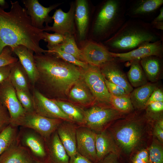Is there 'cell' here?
Returning a JSON list of instances; mask_svg holds the SVG:
<instances>
[{"instance_id":"cell-12","label":"cell","mask_w":163,"mask_h":163,"mask_svg":"<svg viewBox=\"0 0 163 163\" xmlns=\"http://www.w3.org/2000/svg\"><path fill=\"white\" fill-rule=\"evenodd\" d=\"M110 53L117 62H120L140 60L144 58L153 56L162 58L163 40L145 44L127 52L117 53L110 52Z\"/></svg>"},{"instance_id":"cell-1","label":"cell","mask_w":163,"mask_h":163,"mask_svg":"<svg viewBox=\"0 0 163 163\" xmlns=\"http://www.w3.org/2000/svg\"><path fill=\"white\" fill-rule=\"evenodd\" d=\"M38 76L34 88L51 99L68 96L70 90L82 77V69L47 53L35 54Z\"/></svg>"},{"instance_id":"cell-46","label":"cell","mask_w":163,"mask_h":163,"mask_svg":"<svg viewBox=\"0 0 163 163\" xmlns=\"http://www.w3.org/2000/svg\"><path fill=\"white\" fill-rule=\"evenodd\" d=\"M69 163H95L79 154L78 152L74 156L69 158Z\"/></svg>"},{"instance_id":"cell-11","label":"cell","mask_w":163,"mask_h":163,"mask_svg":"<svg viewBox=\"0 0 163 163\" xmlns=\"http://www.w3.org/2000/svg\"><path fill=\"white\" fill-rule=\"evenodd\" d=\"M32 95L35 113L48 118L72 122L52 100L45 97L34 88L32 89Z\"/></svg>"},{"instance_id":"cell-36","label":"cell","mask_w":163,"mask_h":163,"mask_svg":"<svg viewBox=\"0 0 163 163\" xmlns=\"http://www.w3.org/2000/svg\"><path fill=\"white\" fill-rule=\"evenodd\" d=\"M15 90L17 97L26 113L35 112L33 96L30 92L18 89Z\"/></svg>"},{"instance_id":"cell-29","label":"cell","mask_w":163,"mask_h":163,"mask_svg":"<svg viewBox=\"0 0 163 163\" xmlns=\"http://www.w3.org/2000/svg\"><path fill=\"white\" fill-rule=\"evenodd\" d=\"M140 61L135 60L130 62V68L127 73V78L132 87L137 88L148 82Z\"/></svg>"},{"instance_id":"cell-47","label":"cell","mask_w":163,"mask_h":163,"mask_svg":"<svg viewBox=\"0 0 163 163\" xmlns=\"http://www.w3.org/2000/svg\"><path fill=\"white\" fill-rule=\"evenodd\" d=\"M153 133L154 136L161 143L163 142V129L161 128L156 123L154 126Z\"/></svg>"},{"instance_id":"cell-28","label":"cell","mask_w":163,"mask_h":163,"mask_svg":"<svg viewBox=\"0 0 163 163\" xmlns=\"http://www.w3.org/2000/svg\"><path fill=\"white\" fill-rule=\"evenodd\" d=\"M9 78L15 89L30 92V86L32 87L26 72L19 60L13 64Z\"/></svg>"},{"instance_id":"cell-22","label":"cell","mask_w":163,"mask_h":163,"mask_svg":"<svg viewBox=\"0 0 163 163\" xmlns=\"http://www.w3.org/2000/svg\"><path fill=\"white\" fill-rule=\"evenodd\" d=\"M15 141L0 156V163H34L25 148Z\"/></svg>"},{"instance_id":"cell-26","label":"cell","mask_w":163,"mask_h":163,"mask_svg":"<svg viewBox=\"0 0 163 163\" xmlns=\"http://www.w3.org/2000/svg\"><path fill=\"white\" fill-rule=\"evenodd\" d=\"M49 145V163H69V157L56 132L52 135Z\"/></svg>"},{"instance_id":"cell-18","label":"cell","mask_w":163,"mask_h":163,"mask_svg":"<svg viewBox=\"0 0 163 163\" xmlns=\"http://www.w3.org/2000/svg\"><path fill=\"white\" fill-rule=\"evenodd\" d=\"M14 53L26 72L33 88L38 76L34 58V52L26 47L19 45L12 49Z\"/></svg>"},{"instance_id":"cell-13","label":"cell","mask_w":163,"mask_h":163,"mask_svg":"<svg viewBox=\"0 0 163 163\" xmlns=\"http://www.w3.org/2000/svg\"><path fill=\"white\" fill-rule=\"evenodd\" d=\"M75 3H72L67 12H64L60 8L56 9L52 17L54 21L53 26L46 25L43 31H52L64 35H73L75 31Z\"/></svg>"},{"instance_id":"cell-44","label":"cell","mask_w":163,"mask_h":163,"mask_svg":"<svg viewBox=\"0 0 163 163\" xmlns=\"http://www.w3.org/2000/svg\"><path fill=\"white\" fill-rule=\"evenodd\" d=\"M155 102H163V91L161 89L157 87L151 95L147 105L150 103Z\"/></svg>"},{"instance_id":"cell-23","label":"cell","mask_w":163,"mask_h":163,"mask_svg":"<svg viewBox=\"0 0 163 163\" xmlns=\"http://www.w3.org/2000/svg\"><path fill=\"white\" fill-rule=\"evenodd\" d=\"M68 96L72 101L84 106L90 105L95 101L91 92L82 77L72 86Z\"/></svg>"},{"instance_id":"cell-7","label":"cell","mask_w":163,"mask_h":163,"mask_svg":"<svg viewBox=\"0 0 163 163\" xmlns=\"http://www.w3.org/2000/svg\"><path fill=\"white\" fill-rule=\"evenodd\" d=\"M82 78L88 87L95 101L110 105V94L105 82L104 78L99 67L88 64L82 69Z\"/></svg>"},{"instance_id":"cell-37","label":"cell","mask_w":163,"mask_h":163,"mask_svg":"<svg viewBox=\"0 0 163 163\" xmlns=\"http://www.w3.org/2000/svg\"><path fill=\"white\" fill-rule=\"evenodd\" d=\"M11 47H5L0 54V67L14 63L18 61V58L13 55Z\"/></svg>"},{"instance_id":"cell-41","label":"cell","mask_w":163,"mask_h":163,"mask_svg":"<svg viewBox=\"0 0 163 163\" xmlns=\"http://www.w3.org/2000/svg\"><path fill=\"white\" fill-rule=\"evenodd\" d=\"M10 124L8 112L0 100V133Z\"/></svg>"},{"instance_id":"cell-40","label":"cell","mask_w":163,"mask_h":163,"mask_svg":"<svg viewBox=\"0 0 163 163\" xmlns=\"http://www.w3.org/2000/svg\"><path fill=\"white\" fill-rule=\"evenodd\" d=\"M131 163H149L148 150L142 148L136 152L129 157Z\"/></svg>"},{"instance_id":"cell-10","label":"cell","mask_w":163,"mask_h":163,"mask_svg":"<svg viewBox=\"0 0 163 163\" xmlns=\"http://www.w3.org/2000/svg\"><path fill=\"white\" fill-rule=\"evenodd\" d=\"M62 120L47 118L35 112L26 113L18 126L32 129L43 138L47 139L56 130Z\"/></svg>"},{"instance_id":"cell-5","label":"cell","mask_w":163,"mask_h":163,"mask_svg":"<svg viewBox=\"0 0 163 163\" xmlns=\"http://www.w3.org/2000/svg\"><path fill=\"white\" fill-rule=\"evenodd\" d=\"M127 2L125 0H105L99 4L91 27L93 41L104 42L120 28L126 21Z\"/></svg>"},{"instance_id":"cell-45","label":"cell","mask_w":163,"mask_h":163,"mask_svg":"<svg viewBox=\"0 0 163 163\" xmlns=\"http://www.w3.org/2000/svg\"><path fill=\"white\" fill-rule=\"evenodd\" d=\"M14 63L0 67V83L8 78Z\"/></svg>"},{"instance_id":"cell-21","label":"cell","mask_w":163,"mask_h":163,"mask_svg":"<svg viewBox=\"0 0 163 163\" xmlns=\"http://www.w3.org/2000/svg\"><path fill=\"white\" fill-rule=\"evenodd\" d=\"M95 148L97 162L110 153L121 154L120 149L107 129L96 133Z\"/></svg>"},{"instance_id":"cell-38","label":"cell","mask_w":163,"mask_h":163,"mask_svg":"<svg viewBox=\"0 0 163 163\" xmlns=\"http://www.w3.org/2000/svg\"><path fill=\"white\" fill-rule=\"evenodd\" d=\"M43 40L47 42V46H53L58 45L63 43L65 40L66 35L55 32L53 34H50L43 31Z\"/></svg>"},{"instance_id":"cell-6","label":"cell","mask_w":163,"mask_h":163,"mask_svg":"<svg viewBox=\"0 0 163 163\" xmlns=\"http://www.w3.org/2000/svg\"><path fill=\"white\" fill-rule=\"evenodd\" d=\"M127 114L119 112L110 105H95L84 111V124L97 133Z\"/></svg>"},{"instance_id":"cell-34","label":"cell","mask_w":163,"mask_h":163,"mask_svg":"<svg viewBox=\"0 0 163 163\" xmlns=\"http://www.w3.org/2000/svg\"><path fill=\"white\" fill-rule=\"evenodd\" d=\"M58 46L64 52L73 56L80 61L84 62L82 50L77 46L73 35H66L64 41Z\"/></svg>"},{"instance_id":"cell-8","label":"cell","mask_w":163,"mask_h":163,"mask_svg":"<svg viewBox=\"0 0 163 163\" xmlns=\"http://www.w3.org/2000/svg\"><path fill=\"white\" fill-rule=\"evenodd\" d=\"M0 100L8 112L11 124L18 126L26 112L17 97L9 77L0 83Z\"/></svg>"},{"instance_id":"cell-14","label":"cell","mask_w":163,"mask_h":163,"mask_svg":"<svg viewBox=\"0 0 163 163\" xmlns=\"http://www.w3.org/2000/svg\"><path fill=\"white\" fill-rule=\"evenodd\" d=\"M81 50L84 62L90 65L100 67L115 59L101 43L93 40L87 43Z\"/></svg>"},{"instance_id":"cell-4","label":"cell","mask_w":163,"mask_h":163,"mask_svg":"<svg viewBox=\"0 0 163 163\" xmlns=\"http://www.w3.org/2000/svg\"><path fill=\"white\" fill-rule=\"evenodd\" d=\"M149 121L133 112L112 124L108 131L123 155L129 157L143 145L149 133Z\"/></svg>"},{"instance_id":"cell-20","label":"cell","mask_w":163,"mask_h":163,"mask_svg":"<svg viewBox=\"0 0 163 163\" xmlns=\"http://www.w3.org/2000/svg\"><path fill=\"white\" fill-rule=\"evenodd\" d=\"M25 128L20 135V140L23 145L27 147L35 157L45 158L46 153L43 137L34 130Z\"/></svg>"},{"instance_id":"cell-48","label":"cell","mask_w":163,"mask_h":163,"mask_svg":"<svg viewBox=\"0 0 163 163\" xmlns=\"http://www.w3.org/2000/svg\"><path fill=\"white\" fill-rule=\"evenodd\" d=\"M9 6L7 2L4 0H0V8L4 10L9 8Z\"/></svg>"},{"instance_id":"cell-27","label":"cell","mask_w":163,"mask_h":163,"mask_svg":"<svg viewBox=\"0 0 163 163\" xmlns=\"http://www.w3.org/2000/svg\"><path fill=\"white\" fill-rule=\"evenodd\" d=\"M140 62L147 80L153 83L156 82L162 71V57L149 56L142 59Z\"/></svg>"},{"instance_id":"cell-25","label":"cell","mask_w":163,"mask_h":163,"mask_svg":"<svg viewBox=\"0 0 163 163\" xmlns=\"http://www.w3.org/2000/svg\"><path fill=\"white\" fill-rule=\"evenodd\" d=\"M157 87L155 83L148 82L133 89L129 96L134 109L139 110L145 109L151 95Z\"/></svg>"},{"instance_id":"cell-15","label":"cell","mask_w":163,"mask_h":163,"mask_svg":"<svg viewBox=\"0 0 163 163\" xmlns=\"http://www.w3.org/2000/svg\"><path fill=\"white\" fill-rule=\"evenodd\" d=\"M23 3L27 13L30 18L32 23L35 27L43 30V24L48 25L53 20L49 14L53 10L60 5V3L54 4L46 7L39 3L38 0H24Z\"/></svg>"},{"instance_id":"cell-3","label":"cell","mask_w":163,"mask_h":163,"mask_svg":"<svg viewBox=\"0 0 163 163\" xmlns=\"http://www.w3.org/2000/svg\"><path fill=\"white\" fill-rule=\"evenodd\" d=\"M160 40H163V35L150 23L130 18L126 20L114 35L101 43L110 52L121 53Z\"/></svg>"},{"instance_id":"cell-9","label":"cell","mask_w":163,"mask_h":163,"mask_svg":"<svg viewBox=\"0 0 163 163\" xmlns=\"http://www.w3.org/2000/svg\"><path fill=\"white\" fill-rule=\"evenodd\" d=\"M163 4V0H130L127 2L126 15L145 21H152Z\"/></svg>"},{"instance_id":"cell-24","label":"cell","mask_w":163,"mask_h":163,"mask_svg":"<svg viewBox=\"0 0 163 163\" xmlns=\"http://www.w3.org/2000/svg\"><path fill=\"white\" fill-rule=\"evenodd\" d=\"M75 20L80 40L86 35L90 20L88 4L86 0H77L75 3Z\"/></svg>"},{"instance_id":"cell-33","label":"cell","mask_w":163,"mask_h":163,"mask_svg":"<svg viewBox=\"0 0 163 163\" xmlns=\"http://www.w3.org/2000/svg\"><path fill=\"white\" fill-rule=\"evenodd\" d=\"M110 104L117 111L126 114L133 112L134 109L129 94L120 96L110 94Z\"/></svg>"},{"instance_id":"cell-2","label":"cell","mask_w":163,"mask_h":163,"mask_svg":"<svg viewBox=\"0 0 163 163\" xmlns=\"http://www.w3.org/2000/svg\"><path fill=\"white\" fill-rule=\"evenodd\" d=\"M10 3L8 12L0 8V54L6 46L12 49L19 45L26 47L35 54L47 53L40 46L44 31L33 26L26 9L18 1Z\"/></svg>"},{"instance_id":"cell-39","label":"cell","mask_w":163,"mask_h":163,"mask_svg":"<svg viewBox=\"0 0 163 163\" xmlns=\"http://www.w3.org/2000/svg\"><path fill=\"white\" fill-rule=\"evenodd\" d=\"M96 163H131L129 158L122 154L110 153Z\"/></svg>"},{"instance_id":"cell-17","label":"cell","mask_w":163,"mask_h":163,"mask_svg":"<svg viewBox=\"0 0 163 163\" xmlns=\"http://www.w3.org/2000/svg\"><path fill=\"white\" fill-rule=\"evenodd\" d=\"M105 78L123 88L128 94L133 90L125 73L115 59L100 67Z\"/></svg>"},{"instance_id":"cell-35","label":"cell","mask_w":163,"mask_h":163,"mask_svg":"<svg viewBox=\"0 0 163 163\" xmlns=\"http://www.w3.org/2000/svg\"><path fill=\"white\" fill-rule=\"evenodd\" d=\"M162 143L157 139H153L148 149L149 163H163Z\"/></svg>"},{"instance_id":"cell-49","label":"cell","mask_w":163,"mask_h":163,"mask_svg":"<svg viewBox=\"0 0 163 163\" xmlns=\"http://www.w3.org/2000/svg\"><path fill=\"white\" fill-rule=\"evenodd\" d=\"M34 163H41L38 161H35L34 162Z\"/></svg>"},{"instance_id":"cell-19","label":"cell","mask_w":163,"mask_h":163,"mask_svg":"<svg viewBox=\"0 0 163 163\" xmlns=\"http://www.w3.org/2000/svg\"><path fill=\"white\" fill-rule=\"evenodd\" d=\"M77 128L72 122L63 120L56 129L59 138L69 158L77 152Z\"/></svg>"},{"instance_id":"cell-31","label":"cell","mask_w":163,"mask_h":163,"mask_svg":"<svg viewBox=\"0 0 163 163\" xmlns=\"http://www.w3.org/2000/svg\"><path fill=\"white\" fill-rule=\"evenodd\" d=\"M16 126L10 124L0 133V156L16 141Z\"/></svg>"},{"instance_id":"cell-42","label":"cell","mask_w":163,"mask_h":163,"mask_svg":"<svg viewBox=\"0 0 163 163\" xmlns=\"http://www.w3.org/2000/svg\"><path fill=\"white\" fill-rule=\"evenodd\" d=\"M104 81L107 88L111 95L116 96H120L129 94H127L125 90L120 86L110 82L105 78Z\"/></svg>"},{"instance_id":"cell-43","label":"cell","mask_w":163,"mask_h":163,"mask_svg":"<svg viewBox=\"0 0 163 163\" xmlns=\"http://www.w3.org/2000/svg\"><path fill=\"white\" fill-rule=\"evenodd\" d=\"M150 24L154 29L158 30H163V7L160 9L158 14L151 21Z\"/></svg>"},{"instance_id":"cell-30","label":"cell","mask_w":163,"mask_h":163,"mask_svg":"<svg viewBox=\"0 0 163 163\" xmlns=\"http://www.w3.org/2000/svg\"><path fill=\"white\" fill-rule=\"evenodd\" d=\"M52 100L72 122L84 124V110L70 103L60 100Z\"/></svg>"},{"instance_id":"cell-32","label":"cell","mask_w":163,"mask_h":163,"mask_svg":"<svg viewBox=\"0 0 163 163\" xmlns=\"http://www.w3.org/2000/svg\"><path fill=\"white\" fill-rule=\"evenodd\" d=\"M46 46L48 53L82 69H86L88 66V64L85 62L80 61L73 56L62 51L58 45L53 46L47 45Z\"/></svg>"},{"instance_id":"cell-16","label":"cell","mask_w":163,"mask_h":163,"mask_svg":"<svg viewBox=\"0 0 163 163\" xmlns=\"http://www.w3.org/2000/svg\"><path fill=\"white\" fill-rule=\"evenodd\" d=\"M96 133L86 126L77 128V152L91 161L97 163L95 148Z\"/></svg>"}]
</instances>
